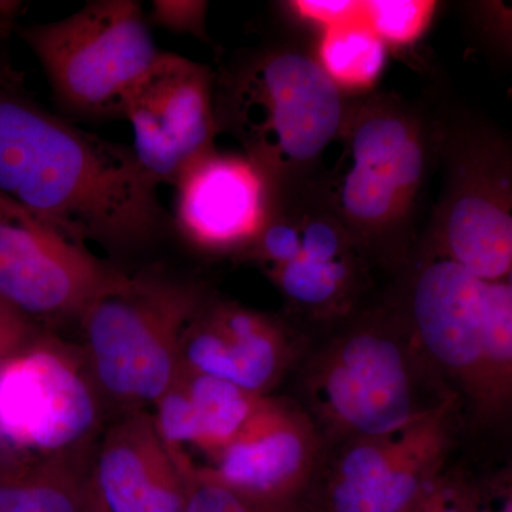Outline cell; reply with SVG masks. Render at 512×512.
Segmentation results:
<instances>
[{
    "instance_id": "cell-3",
    "label": "cell",
    "mask_w": 512,
    "mask_h": 512,
    "mask_svg": "<svg viewBox=\"0 0 512 512\" xmlns=\"http://www.w3.org/2000/svg\"><path fill=\"white\" fill-rule=\"evenodd\" d=\"M204 303L198 286L161 275L124 274L97 296L77 323L104 403L153 406L180 375L181 339Z\"/></svg>"
},
{
    "instance_id": "cell-26",
    "label": "cell",
    "mask_w": 512,
    "mask_h": 512,
    "mask_svg": "<svg viewBox=\"0 0 512 512\" xmlns=\"http://www.w3.org/2000/svg\"><path fill=\"white\" fill-rule=\"evenodd\" d=\"M416 512H464L463 487L439 478L417 505Z\"/></svg>"
},
{
    "instance_id": "cell-15",
    "label": "cell",
    "mask_w": 512,
    "mask_h": 512,
    "mask_svg": "<svg viewBox=\"0 0 512 512\" xmlns=\"http://www.w3.org/2000/svg\"><path fill=\"white\" fill-rule=\"evenodd\" d=\"M181 369L266 396L291 365L293 346L274 319L237 303L201 306L181 339Z\"/></svg>"
},
{
    "instance_id": "cell-10",
    "label": "cell",
    "mask_w": 512,
    "mask_h": 512,
    "mask_svg": "<svg viewBox=\"0 0 512 512\" xmlns=\"http://www.w3.org/2000/svg\"><path fill=\"white\" fill-rule=\"evenodd\" d=\"M134 157L154 184H174L185 167L212 150L217 113L208 67L160 52L123 101Z\"/></svg>"
},
{
    "instance_id": "cell-1",
    "label": "cell",
    "mask_w": 512,
    "mask_h": 512,
    "mask_svg": "<svg viewBox=\"0 0 512 512\" xmlns=\"http://www.w3.org/2000/svg\"><path fill=\"white\" fill-rule=\"evenodd\" d=\"M157 185L131 147L87 133L0 79V198L67 237L136 251L163 232Z\"/></svg>"
},
{
    "instance_id": "cell-25",
    "label": "cell",
    "mask_w": 512,
    "mask_h": 512,
    "mask_svg": "<svg viewBox=\"0 0 512 512\" xmlns=\"http://www.w3.org/2000/svg\"><path fill=\"white\" fill-rule=\"evenodd\" d=\"M296 18L320 30L335 28L362 18L363 2L348 0H298L291 3Z\"/></svg>"
},
{
    "instance_id": "cell-21",
    "label": "cell",
    "mask_w": 512,
    "mask_h": 512,
    "mask_svg": "<svg viewBox=\"0 0 512 512\" xmlns=\"http://www.w3.org/2000/svg\"><path fill=\"white\" fill-rule=\"evenodd\" d=\"M170 453L184 477V512H301L296 503L262 500L221 483L207 468L195 466L184 450Z\"/></svg>"
},
{
    "instance_id": "cell-29",
    "label": "cell",
    "mask_w": 512,
    "mask_h": 512,
    "mask_svg": "<svg viewBox=\"0 0 512 512\" xmlns=\"http://www.w3.org/2000/svg\"><path fill=\"white\" fill-rule=\"evenodd\" d=\"M20 9H22L20 2H0V79L16 74L9 64L6 40L18 26L16 19H18Z\"/></svg>"
},
{
    "instance_id": "cell-19",
    "label": "cell",
    "mask_w": 512,
    "mask_h": 512,
    "mask_svg": "<svg viewBox=\"0 0 512 512\" xmlns=\"http://www.w3.org/2000/svg\"><path fill=\"white\" fill-rule=\"evenodd\" d=\"M340 92L375 86L387 60V46L362 18L322 30L315 57Z\"/></svg>"
},
{
    "instance_id": "cell-22",
    "label": "cell",
    "mask_w": 512,
    "mask_h": 512,
    "mask_svg": "<svg viewBox=\"0 0 512 512\" xmlns=\"http://www.w3.org/2000/svg\"><path fill=\"white\" fill-rule=\"evenodd\" d=\"M437 3L429 0L363 2V20L386 46H409L429 28Z\"/></svg>"
},
{
    "instance_id": "cell-14",
    "label": "cell",
    "mask_w": 512,
    "mask_h": 512,
    "mask_svg": "<svg viewBox=\"0 0 512 512\" xmlns=\"http://www.w3.org/2000/svg\"><path fill=\"white\" fill-rule=\"evenodd\" d=\"M90 491L94 512H184L183 474L146 409L120 413L100 434Z\"/></svg>"
},
{
    "instance_id": "cell-4",
    "label": "cell",
    "mask_w": 512,
    "mask_h": 512,
    "mask_svg": "<svg viewBox=\"0 0 512 512\" xmlns=\"http://www.w3.org/2000/svg\"><path fill=\"white\" fill-rule=\"evenodd\" d=\"M15 32L39 60L59 106L86 119L121 117L124 97L161 52L134 0H94L67 18Z\"/></svg>"
},
{
    "instance_id": "cell-12",
    "label": "cell",
    "mask_w": 512,
    "mask_h": 512,
    "mask_svg": "<svg viewBox=\"0 0 512 512\" xmlns=\"http://www.w3.org/2000/svg\"><path fill=\"white\" fill-rule=\"evenodd\" d=\"M174 185L175 227L188 244L210 254H244L274 198L265 174L247 156L214 148L187 165Z\"/></svg>"
},
{
    "instance_id": "cell-27",
    "label": "cell",
    "mask_w": 512,
    "mask_h": 512,
    "mask_svg": "<svg viewBox=\"0 0 512 512\" xmlns=\"http://www.w3.org/2000/svg\"><path fill=\"white\" fill-rule=\"evenodd\" d=\"M464 512H512L511 487H463Z\"/></svg>"
},
{
    "instance_id": "cell-20",
    "label": "cell",
    "mask_w": 512,
    "mask_h": 512,
    "mask_svg": "<svg viewBox=\"0 0 512 512\" xmlns=\"http://www.w3.org/2000/svg\"><path fill=\"white\" fill-rule=\"evenodd\" d=\"M268 278L288 301L312 312L326 313L348 298L356 279V259L316 262L295 256L285 264L266 269Z\"/></svg>"
},
{
    "instance_id": "cell-24",
    "label": "cell",
    "mask_w": 512,
    "mask_h": 512,
    "mask_svg": "<svg viewBox=\"0 0 512 512\" xmlns=\"http://www.w3.org/2000/svg\"><path fill=\"white\" fill-rule=\"evenodd\" d=\"M208 5L194 0H154L150 19L160 28L170 32L207 39Z\"/></svg>"
},
{
    "instance_id": "cell-23",
    "label": "cell",
    "mask_w": 512,
    "mask_h": 512,
    "mask_svg": "<svg viewBox=\"0 0 512 512\" xmlns=\"http://www.w3.org/2000/svg\"><path fill=\"white\" fill-rule=\"evenodd\" d=\"M181 373V372H180ZM154 426L165 447L170 451L197 447L198 423L194 404L181 376L153 404Z\"/></svg>"
},
{
    "instance_id": "cell-16",
    "label": "cell",
    "mask_w": 512,
    "mask_h": 512,
    "mask_svg": "<svg viewBox=\"0 0 512 512\" xmlns=\"http://www.w3.org/2000/svg\"><path fill=\"white\" fill-rule=\"evenodd\" d=\"M510 175L476 164L458 168L437 222V252L488 282L511 281Z\"/></svg>"
},
{
    "instance_id": "cell-28",
    "label": "cell",
    "mask_w": 512,
    "mask_h": 512,
    "mask_svg": "<svg viewBox=\"0 0 512 512\" xmlns=\"http://www.w3.org/2000/svg\"><path fill=\"white\" fill-rule=\"evenodd\" d=\"M40 330L0 306V359L22 348Z\"/></svg>"
},
{
    "instance_id": "cell-7",
    "label": "cell",
    "mask_w": 512,
    "mask_h": 512,
    "mask_svg": "<svg viewBox=\"0 0 512 512\" xmlns=\"http://www.w3.org/2000/svg\"><path fill=\"white\" fill-rule=\"evenodd\" d=\"M413 342L393 326L367 323L326 346L306 376L320 423L353 440L400 429L439 406L419 394Z\"/></svg>"
},
{
    "instance_id": "cell-11",
    "label": "cell",
    "mask_w": 512,
    "mask_h": 512,
    "mask_svg": "<svg viewBox=\"0 0 512 512\" xmlns=\"http://www.w3.org/2000/svg\"><path fill=\"white\" fill-rule=\"evenodd\" d=\"M511 285V281H483L441 255L421 265L413 281L414 342L439 372L467 394L476 410L488 315L498 295Z\"/></svg>"
},
{
    "instance_id": "cell-8",
    "label": "cell",
    "mask_w": 512,
    "mask_h": 512,
    "mask_svg": "<svg viewBox=\"0 0 512 512\" xmlns=\"http://www.w3.org/2000/svg\"><path fill=\"white\" fill-rule=\"evenodd\" d=\"M124 272L0 198V306L37 329L77 322Z\"/></svg>"
},
{
    "instance_id": "cell-18",
    "label": "cell",
    "mask_w": 512,
    "mask_h": 512,
    "mask_svg": "<svg viewBox=\"0 0 512 512\" xmlns=\"http://www.w3.org/2000/svg\"><path fill=\"white\" fill-rule=\"evenodd\" d=\"M198 423V450L211 458L238 436L266 396L248 392L237 384L181 369Z\"/></svg>"
},
{
    "instance_id": "cell-6",
    "label": "cell",
    "mask_w": 512,
    "mask_h": 512,
    "mask_svg": "<svg viewBox=\"0 0 512 512\" xmlns=\"http://www.w3.org/2000/svg\"><path fill=\"white\" fill-rule=\"evenodd\" d=\"M104 410L82 350L49 330L0 359V458L92 451L103 433Z\"/></svg>"
},
{
    "instance_id": "cell-13",
    "label": "cell",
    "mask_w": 512,
    "mask_h": 512,
    "mask_svg": "<svg viewBox=\"0 0 512 512\" xmlns=\"http://www.w3.org/2000/svg\"><path fill=\"white\" fill-rule=\"evenodd\" d=\"M318 448L311 419L266 396L244 429L205 468L242 493L295 503L311 480Z\"/></svg>"
},
{
    "instance_id": "cell-9",
    "label": "cell",
    "mask_w": 512,
    "mask_h": 512,
    "mask_svg": "<svg viewBox=\"0 0 512 512\" xmlns=\"http://www.w3.org/2000/svg\"><path fill=\"white\" fill-rule=\"evenodd\" d=\"M453 397L400 429L348 440L322 512H413L439 480L450 447Z\"/></svg>"
},
{
    "instance_id": "cell-5",
    "label": "cell",
    "mask_w": 512,
    "mask_h": 512,
    "mask_svg": "<svg viewBox=\"0 0 512 512\" xmlns=\"http://www.w3.org/2000/svg\"><path fill=\"white\" fill-rule=\"evenodd\" d=\"M335 170L323 201L355 241L400 234L409 224L429 163L427 134L410 111L390 100L348 110Z\"/></svg>"
},
{
    "instance_id": "cell-17",
    "label": "cell",
    "mask_w": 512,
    "mask_h": 512,
    "mask_svg": "<svg viewBox=\"0 0 512 512\" xmlns=\"http://www.w3.org/2000/svg\"><path fill=\"white\" fill-rule=\"evenodd\" d=\"M93 450L43 460L0 458V512H94Z\"/></svg>"
},
{
    "instance_id": "cell-2",
    "label": "cell",
    "mask_w": 512,
    "mask_h": 512,
    "mask_svg": "<svg viewBox=\"0 0 512 512\" xmlns=\"http://www.w3.org/2000/svg\"><path fill=\"white\" fill-rule=\"evenodd\" d=\"M348 106L315 57L271 50L232 76L222 117L265 174L272 192L303 187L333 141Z\"/></svg>"
}]
</instances>
